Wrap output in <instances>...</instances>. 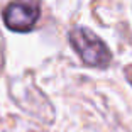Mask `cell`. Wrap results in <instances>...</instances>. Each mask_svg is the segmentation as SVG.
<instances>
[{
    "label": "cell",
    "mask_w": 132,
    "mask_h": 132,
    "mask_svg": "<svg viewBox=\"0 0 132 132\" xmlns=\"http://www.w3.org/2000/svg\"><path fill=\"white\" fill-rule=\"evenodd\" d=\"M41 15V7L34 0H14L4 9V24L14 32H29Z\"/></svg>",
    "instance_id": "7a4b0ae2"
},
{
    "label": "cell",
    "mask_w": 132,
    "mask_h": 132,
    "mask_svg": "<svg viewBox=\"0 0 132 132\" xmlns=\"http://www.w3.org/2000/svg\"><path fill=\"white\" fill-rule=\"evenodd\" d=\"M71 47L81 61L92 68H107L112 61V51L109 46L86 27H75L68 34Z\"/></svg>",
    "instance_id": "6da1fadb"
},
{
    "label": "cell",
    "mask_w": 132,
    "mask_h": 132,
    "mask_svg": "<svg viewBox=\"0 0 132 132\" xmlns=\"http://www.w3.org/2000/svg\"><path fill=\"white\" fill-rule=\"evenodd\" d=\"M127 78H129V81H130V85H132V66L127 68Z\"/></svg>",
    "instance_id": "3957f363"
}]
</instances>
